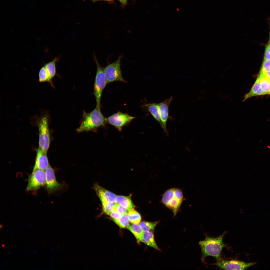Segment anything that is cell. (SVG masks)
Segmentation results:
<instances>
[{
    "label": "cell",
    "instance_id": "obj_19",
    "mask_svg": "<svg viewBox=\"0 0 270 270\" xmlns=\"http://www.w3.org/2000/svg\"><path fill=\"white\" fill-rule=\"evenodd\" d=\"M127 228L134 234L138 241L141 242L144 231L139 224H129Z\"/></svg>",
    "mask_w": 270,
    "mask_h": 270
},
{
    "label": "cell",
    "instance_id": "obj_14",
    "mask_svg": "<svg viewBox=\"0 0 270 270\" xmlns=\"http://www.w3.org/2000/svg\"><path fill=\"white\" fill-rule=\"evenodd\" d=\"M153 231L144 232L142 235L141 242L159 251H161L155 241Z\"/></svg>",
    "mask_w": 270,
    "mask_h": 270
},
{
    "label": "cell",
    "instance_id": "obj_22",
    "mask_svg": "<svg viewBox=\"0 0 270 270\" xmlns=\"http://www.w3.org/2000/svg\"><path fill=\"white\" fill-rule=\"evenodd\" d=\"M159 222V221L153 222L142 221L140 222L139 224L144 232H153Z\"/></svg>",
    "mask_w": 270,
    "mask_h": 270
},
{
    "label": "cell",
    "instance_id": "obj_27",
    "mask_svg": "<svg viewBox=\"0 0 270 270\" xmlns=\"http://www.w3.org/2000/svg\"><path fill=\"white\" fill-rule=\"evenodd\" d=\"M114 210L122 215L127 214L128 210L119 204L115 203Z\"/></svg>",
    "mask_w": 270,
    "mask_h": 270
},
{
    "label": "cell",
    "instance_id": "obj_20",
    "mask_svg": "<svg viewBox=\"0 0 270 270\" xmlns=\"http://www.w3.org/2000/svg\"><path fill=\"white\" fill-rule=\"evenodd\" d=\"M260 78L261 88L265 94H270V82L266 76V74L259 73L258 76Z\"/></svg>",
    "mask_w": 270,
    "mask_h": 270
},
{
    "label": "cell",
    "instance_id": "obj_1",
    "mask_svg": "<svg viewBox=\"0 0 270 270\" xmlns=\"http://www.w3.org/2000/svg\"><path fill=\"white\" fill-rule=\"evenodd\" d=\"M226 232H224L221 235L216 237L206 236L204 240L200 241L199 244L201 249L202 261H204L205 258L208 256L214 257L217 261L221 260L222 249L226 246L223 241V237Z\"/></svg>",
    "mask_w": 270,
    "mask_h": 270
},
{
    "label": "cell",
    "instance_id": "obj_18",
    "mask_svg": "<svg viewBox=\"0 0 270 270\" xmlns=\"http://www.w3.org/2000/svg\"><path fill=\"white\" fill-rule=\"evenodd\" d=\"M144 106L146 107L148 111L160 125L158 104L148 103L145 104Z\"/></svg>",
    "mask_w": 270,
    "mask_h": 270
},
{
    "label": "cell",
    "instance_id": "obj_31",
    "mask_svg": "<svg viewBox=\"0 0 270 270\" xmlns=\"http://www.w3.org/2000/svg\"><path fill=\"white\" fill-rule=\"evenodd\" d=\"M113 0H92V1L93 2H98V1H108V2H112V1Z\"/></svg>",
    "mask_w": 270,
    "mask_h": 270
},
{
    "label": "cell",
    "instance_id": "obj_12",
    "mask_svg": "<svg viewBox=\"0 0 270 270\" xmlns=\"http://www.w3.org/2000/svg\"><path fill=\"white\" fill-rule=\"evenodd\" d=\"M46 153L40 148H38L33 170L39 169L44 170L49 166L50 165Z\"/></svg>",
    "mask_w": 270,
    "mask_h": 270
},
{
    "label": "cell",
    "instance_id": "obj_13",
    "mask_svg": "<svg viewBox=\"0 0 270 270\" xmlns=\"http://www.w3.org/2000/svg\"><path fill=\"white\" fill-rule=\"evenodd\" d=\"M93 188L101 202H115L116 196L114 194L105 189L97 184H94Z\"/></svg>",
    "mask_w": 270,
    "mask_h": 270
},
{
    "label": "cell",
    "instance_id": "obj_30",
    "mask_svg": "<svg viewBox=\"0 0 270 270\" xmlns=\"http://www.w3.org/2000/svg\"><path fill=\"white\" fill-rule=\"evenodd\" d=\"M122 4L124 5H126L127 2V0H118Z\"/></svg>",
    "mask_w": 270,
    "mask_h": 270
},
{
    "label": "cell",
    "instance_id": "obj_26",
    "mask_svg": "<svg viewBox=\"0 0 270 270\" xmlns=\"http://www.w3.org/2000/svg\"><path fill=\"white\" fill-rule=\"evenodd\" d=\"M270 72V60H264L262 64L260 73L266 74Z\"/></svg>",
    "mask_w": 270,
    "mask_h": 270
},
{
    "label": "cell",
    "instance_id": "obj_2",
    "mask_svg": "<svg viewBox=\"0 0 270 270\" xmlns=\"http://www.w3.org/2000/svg\"><path fill=\"white\" fill-rule=\"evenodd\" d=\"M107 123L106 118L102 113L99 108L96 106L91 112L87 113L83 111L82 118L80 126L76 130L78 132L96 130L104 126Z\"/></svg>",
    "mask_w": 270,
    "mask_h": 270
},
{
    "label": "cell",
    "instance_id": "obj_21",
    "mask_svg": "<svg viewBox=\"0 0 270 270\" xmlns=\"http://www.w3.org/2000/svg\"><path fill=\"white\" fill-rule=\"evenodd\" d=\"M127 216L128 220L132 224H138L141 220V217L140 214L136 211L133 209L128 211Z\"/></svg>",
    "mask_w": 270,
    "mask_h": 270
},
{
    "label": "cell",
    "instance_id": "obj_7",
    "mask_svg": "<svg viewBox=\"0 0 270 270\" xmlns=\"http://www.w3.org/2000/svg\"><path fill=\"white\" fill-rule=\"evenodd\" d=\"M121 56H120L115 61L104 68L106 84L116 81L126 82L121 73L120 66Z\"/></svg>",
    "mask_w": 270,
    "mask_h": 270
},
{
    "label": "cell",
    "instance_id": "obj_3",
    "mask_svg": "<svg viewBox=\"0 0 270 270\" xmlns=\"http://www.w3.org/2000/svg\"><path fill=\"white\" fill-rule=\"evenodd\" d=\"M184 198L182 190L178 188H174L166 190L163 194L161 202L173 212L176 216L180 210Z\"/></svg>",
    "mask_w": 270,
    "mask_h": 270
},
{
    "label": "cell",
    "instance_id": "obj_17",
    "mask_svg": "<svg viewBox=\"0 0 270 270\" xmlns=\"http://www.w3.org/2000/svg\"><path fill=\"white\" fill-rule=\"evenodd\" d=\"M115 202L119 204L129 211L134 207L130 196H116Z\"/></svg>",
    "mask_w": 270,
    "mask_h": 270
},
{
    "label": "cell",
    "instance_id": "obj_28",
    "mask_svg": "<svg viewBox=\"0 0 270 270\" xmlns=\"http://www.w3.org/2000/svg\"><path fill=\"white\" fill-rule=\"evenodd\" d=\"M264 60H270V43H268L266 45L265 50Z\"/></svg>",
    "mask_w": 270,
    "mask_h": 270
},
{
    "label": "cell",
    "instance_id": "obj_24",
    "mask_svg": "<svg viewBox=\"0 0 270 270\" xmlns=\"http://www.w3.org/2000/svg\"><path fill=\"white\" fill-rule=\"evenodd\" d=\"M103 210L106 214L109 215L110 212L114 210L115 203L114 202L108 201L101 202Z\"/></svg>",
    "mask_w": 270,
    "mask_h": 270
},
{
    "label": "cell",
    "instance_id": "obj_34",
    "mask_svg": "<svg viewBox=\"0 0 270 270\" xmlns=\"http://www.w3.org/2000/svg\"></svg>",
    "mask_w": 270,
    "mask_h": 270
},
{
    "label": "cell",
    "instance_id": "obj_23",
    "mask_svg": "<svg viewBox=\"0 0 270 270\" xmlns=\"http://www.w3.org/2000/svg\"><path fill=\"white\" fill-rule=\"evenodd\" d=\"M114 222L120 227L127 228L129 224V221L127 214L123 215L121 218L118 219H112Z\"/></svg>",
    "mask_w": 270,
    "mask_h": 270
},
{
    "label": "cell",
    "instance_id": "obj_29",
    "mask_svg": "<svg viewBox=\"0 0 270 270\" xmlns=\"http://www.w3.org/2000/svg\"><path fill=\"white\" fill-rule=\"evenodd\" d=\"M109 215L112 219H118L121 218L123 215L113 210L110 212Z\"/></svg>",
    "mask_w": 270,
    "mask_h": 270
},
{
    "label": "cell",
    "instance_id": "obj_8",
    "mask_svg": "<svg viewBox=\"0 0 270 270\" xmlns=\"http://www.w3.org/2000/svg\"><path fill=\"white\" fill-rule=\"evenodd\" d=\"M135 118L126 113L118 112L106 118V120L107 123L114 126L121 132L123 127L129 124Z\"/></svg>",
    "mask_w": 270,
    "mask_h": 270
},
{
    "label": "cell",
    "instance_id": "obj_25",
    "mask_svg": "<svg viewBox=\"0 0 270 270\" xmlns=\"http://www.w3.org/2000/svg\"><path fill=\"white\" fill-rule=\"evenodd\" d=\"M38 80L40 82H49L48 76L44 66H42L39 70L38 73Z\"/></svg>",
    "mask_w": 270,
    "mask_h": 270
},
{
    "label": "cell",
    "instance_id": "obj_32",
    "mask_svg": "<svg viewBox=\"0 0 270 270\" xmlns=\"http://www.w3.org/2000/svg\"><path fill=\"white\" fill-rule=\"evenodd\" d=\"M266 78H267L268 79V80H269V81L270 82V77H269V76H267L266 75Z\"/></svg>",
    "mask_w": 270,
    "mask_h": 270
},
{
    "label": "cell",
    "instance_id": "obj_11",
    "mask_svg": "<svg viewBox=\"0 0 270 270\" xmlns=\"http://www.w3.org/2000/svg\"><path fill=\"white\" fill-rule=\"evenodd\" d=\"M172 97L165 100L158 104L159 114L161 122L160 126L166 133L168 134L166 122L169 115V108L172 100Z\"/></svg>",
    "mask_w": 270,
    "mask_h": 270
},
{
    "label": "cell",
    "instance_id": "obj_16",
    "mask_svg": "<svg viewBox=\"0 0 270 270\" xmlns=\"http://www.w3.org/2000/svg\"><path fill=\"white\" fill-rule=\"evenodd\" d=\"M58 60V58H55L52 61L45 64L44 65L48 76L49 82L52 86H54L52 80L56 73V62Z\"/></svg>",
    "mask_w": 270,
    "mask_h": 270
},
{
    "label": "cell",
    "instance_id": "obj_9",
    "mask_svg": "<svg viewBox=\"0 0 270 270\" xmlns=\"http://www.w3.org/2000/svg\"><path fill=\"white\" fill-rule=\"evenodd\" d=\"M256 262L246 263L236 260H222L217 261L212 264L216 265L223 270H246L256 264Z\"/></svg>",
    "mask_w": 270,
    "mask_h": 270
},
{
    "label": "cell",
    "instance_id": "obj_5",
    "mask_svg": "<svg viewBox=\"0 0 270 270\" xmlns=\"http://www.w3.org/2000/svg\"><path fill=\"white\" fill-rule=\"evenodd\" d=\"M94 57L96 64L97 71L94 84V94L96 100V107L100 108L101 97L106 82L104 68L100 64L96 57L95 56Z\"/></svg>",
    "mask_w": 270,
    "mask_h": 270
},
{
    "label": "cell",
    "instance_id": "obj_33",
    "mask_svg": "<svg viewBox=\"0 0 270 270\" xmlns=\"http://www.w3.org/2000/svg\"><path fill=\"white\" fill-rule=\"evenodd\" d=\"M266 74L267 76H269V77H270V72H268Z\"/></svg>",
    "mask_w": 270,
    "mask_h": 270
},
{
    "label": "cell",
    "instance_id": "obj_4",
    "mask_svg": "<svg viewBox=\"0 0 270 270\" xmlns=\"http://www.w3.org/2000/svg\"><path fill=\"white\" fill-rule=\"evenodd\" d=\"M49 121V114L46 111L42 112L41 116L38 118L36 122L39 132L38 148L46 152L50 142Z\"/></svg>",
    "mask_w": 270,
    "mask_h": 270
},
{
    "label": "cell",
    "instance_id": "obj_10",
    "mask_svg": "<svg viewBox=\"0 0 270 270\" xmlns=\"http://www.w3.org/2000/svg\"><path fill=\"white\" fill-rule=\"evenodd\" d=\"M45 170L46 174L45 186L48 193L50 194L62 189L64 185L57 182L54 170L52 167L49 165Z\"/></svg>",
    "mask_w": 270,
    "mask_h": 270
},
{
    "label": "cell",
    "instance_id": "obj_15",
    "mask_svg": "<svg viewBox=\"0 0 270 270\" xmlns=\"http://www.w3.org/2000/svg\"><path fill=\"white\" fill-rule=\"evenodd\" d=\"M264 94H265L261 88L260 78L258 77L250 91L245 95L243 102L252 96Z\"/></svg>",
    "mask_w": 270,
    "mask_h": 270
},
{
    "label": "cell",
    "instance_id": "obj_6",
    "mask_svg": "<svg viewBox=\"0 0 270 270\" xmlns=\"http://www.w3.org/2000/svg\"><path fill=\"white\" fill-rule=\"evenodd\" d=\"M46 174L44 170L36 169L33 170L29 176L26 190L36 193L42 187L45 186Z\"/></svg>",
    "mask_w": 270,
    "mask_h": 270
}]
</instances>
